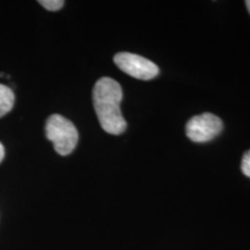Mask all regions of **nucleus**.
Returning a JSON list of instances; mask_svg holds the SVG:
<instances>
[{
    "label": "nucleus",
    "instance_id": "1",
    "mask_svg": "<svg viewBox=\"0 0 250 250\" xmlns=\"http://www.w3.org/2000/svg\"><path fill=\"white\" fill-rule=\"evenodd\" d=\"M122 100L123 90L116 80L104 77L96 81L93 89L94 109L102 129L115 136L126 129V122L121 111Z\"/></svg>",
    "mask_w": 250,
    "mask_h": 250
},
{
    "label": "nucleus",
    "instance_id": "2",
    "mask_svg": "<svg viewBox=\"0 0 250 250\" xmlns=\"http://www.w3.org/2000/svg\"><path fill=\"white\" fill-rule=\"evenodd\" d=\"M45 136L54 144L55 151L61 155H68L77 147V127L70 120L62 115L55 114L48 118L45 124Z\"/></svg>",
    "mask_w": 250,
    "mask_h": 250
},
{
    "label": "nucleus",
    "instance_id": "3",
    "mask_svg": "<svg viewBox=\"0 0 250 250\" xmlns=\"http://www.w3.org/2000/svg\"><path fill=\"white\" fill-rule=\"evenodd\" d=\"M223 121L210 112L197 115L187 123V136L193 143L210 142L223 131Z\"/></svg>",
    "mask_w": 250,
    "mask_h": 250
},
{
    "label": "nucleus",
    "instance_id": "4",
    "mask_svg": "<svg viewBox=\"0 0 250 250\" xmlns=\"http://www.w3.org/2000/svg\"><path fill=\"white\" fill-rule=\"evenodd\" d=\"M118 68L139 80H151L159 74V67L154 62L139 55L120 52L114 57Z\"/></svg>",
    "mask_w": 250,
    "mask_h": 250
},
{
    "label": "nucleus",
    "instance_id": "5",
    "mask_svg": "<svg viewBox=\"0 0 250 250\" xmlns=\"http://www.w3.org/2000/svg\"><path fill=\"white\" fill-rule=\"evenodd\" d=\"M15 96L9 87L0 83V117L5 116L12 110L14 105Z\"/></svg>",
    "mask_w": 250,
    "mask_h": 250
},
{
    "label": "nucleus",
    "instance_id": "6",
    "mask_svg": "<svg viewBox=\"0 0 250 250\" xmlns=\"http://www.w3.org/2000/svg\"><path fill=\"white\" fill-rule=\"evenodd\" d=\"M40 5L48 9V11H59L62 6H64V1L62 0H40Z\"/></svg>",
    "mask_w": 250,
    "mask_h": 250
},
{
    "label": "nucleus",
    "instance_id": "7",
    "mask_svg": "<svg viewBox=\"0 0 250 250\" xmlns=\"http://www.w3.org/2000/svg\"><path fill=\"white\" fill-rule=\"evenodd\" d=\"M241 170L247 177H250V151H247L243 154L241 162Z\"/></svg>",
    "mask_w": 250,
    "mask_h": 250
},
{
    "label": "nucleus",
    "instance_id": "8",
    "mask_svg": "<svg viewBox=\"0 0 250 250\" xmlns=\"http://www.w3.org/2000/svg\"><path fill=\"white\" fill-rule=\"evenodd\" d=\"M4 156H5V148L4 146H2V144L0 143V164H1V161L4 160Z\"/></svg>",
    "mask_w": 250,
    "mask_h": 250
},
{
    "label": "nucleus",
    "instance_id": "9",
    "mask_svg": "<svg viewBox=\"0 0 250 250\" xmlns=\"http://www.w3.org/2000/svg\"><path fill=\"white\" fill-rule=\"evenodd\" d=\"M246 6H247V8H248V11H249V13H250V0H247Z\"/></svg>",
    "mask_w": 250,
    "mask_h": 250
}]
</instances>
